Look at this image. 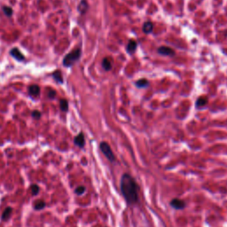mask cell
<instances>
[{
	"label": "cell",
	"mask_w": 227,
	"mask_h": 227,
	"mask_svg": "<svg viewBox=\"0 0 227 227\" xmlns=\"http://www.w3.org/2000/svg\"><path fill=\"white\" fill-rule=\"evenodd\" d=\"M78 11L81 14H84L87 11L88 9V3H87V0H81L80 4L78 5Z\"/></svg>",
	"instance_id": "obj_10"
},
{
	"label": "cell",
	"mask_w": 227,
	"mask_h": 227,
	"mask_svg": "<svg viewBox=\"0 0 227 227\" xmlns=\"http://www.w3.org/2000/svg\"><path fill=\"white\" fill-rule=\"evenodd\" d=\"M12 213H13V209L11 208V207H7V208L4 210L3 214H2V216H1L2 220H3V221H6V220H8L10 218H11Z\"/></svg>",
	"instance_id": "obj_11"
},
{
	"label": "cell",
	"mask_w": 227,
	"mask_h": 227,
	"mask_svg": "<svg viewBox=\"0 0 227 227\" xmlns=\"http://www.w3.org/2000/svg\"><path fill=\"white\" fill-rule=\"evenodd\" d=\"M31 115H32V117L34 118V119H36V120H39L41 118V116H42L41 112H39L37 110H34Z\"/></svg>",
	"instance_id": "obj_22"
},
{
	"label": "cell",
	"mask_w": 227,
	"mask_h": 227,
	"mask_svg": "<svg viewBox=\"0 0 227 227\" xmlns=\"http://www.w3.org/2000/svg\"><path fill=\"white\" fill-rule=\"evenodd\" d=\"M137 49V43L134 40H131L127 45V51L130 53H133Z\"/></svg>",
	"instance_id": "obj_13"
},
{
	"label": "cell",
	"mask_w": 227,
	"mask_h": 227,
	"mask_svg": "<svg viewBox=\"0 0 227 227\" xmlns=\"http://www.w3.org/2000/svg\"><path fill=\"white\" fill-rule=\"evenodd\" d=\"M3 12L7 17H11L13 15V11L12 7H10V6H4L3 7Z\"/></svg>",
	"instance_id": "obj_18"
},
{
	"label": "cell",
	"mask_w": 227,
	"mask_h": 227,
	"mask_svg": "<svg viewBox=\"0 0 227 227\" xmlns=\"http://www.w3.org/2000/svg\"><path fill=\"white\" fill-rule=\"evenodd\" d=\"M153 28H154V25H153V23L150 22H145V23L144 24V26H143V31H144L145 33H146V34H149V33H151V31L153 30Z\"/></svg>",
	"instance_id": "obj_14"
},
{
	"label": "cell",
	"mask_w": 227,
	"mask_h": 227,
	"mask_svg": "<svg viewBox=\"0 0 227 227\" xmlns=\"http://www.w3.org/2000/svg\"><path fill=\"white\" fill-rule=\"evenodd\" d=\"M81 56V50L79 48H76L75 50H73L72 52H70L69 53H67L64 59H63V65L67 67H69L71 66H73L79 59H80Z\"/></svg>",
	"instance_id": "obj_2"
},
{
	"label": "cell",
	"mask_w": 227,
	"mask_h": 227,
	"mask_svg": "<svg viewBox=\"0 0 227 227\" xmlns=\"http://www.w3.org/2000/svg\"><path fill=\"white\" fill-rule=\"evenodd\" d=\"M100 148L101 150V152L104 154V155L106 157V159L108 161H110L112 162H114L115 161V156L111 149L110 145H108L106 142H101L100 145Z\"/></svg>",
	"instance_id": "obj_3"
},
{
	"label": "cell",
	"mask_w": 227,
	"mask_h": 227,
	"mask_svg": "<svg viewBox=\"0 0 227 227\" xmlns=\"http://www.w3.org/2000/svg\"><path fill=\"white\" fill-rule=\"evenodd\" d=\"M170 206L175 209H183L185 208V202L183 200H180L179 198H175L170 201Z\"/></svg>",
	"instance_id": "obj_4"
},
{
	"label": "cell",
	"mask_w": 227,
	"mask_h": 227,
	"mask_svg": "<svg viewBox=\"0 0 227 227\" xmlns=\"http://www.w3.org/2000/svg\"><path fill=\"white\" fill-rule=\"evenodd\" d=\"M85 192V187L84 186H78L77 188L75 190V193L77 194V195H82L84 194Z\"/></svg>",
	"instance_id": "obj_21"
},
{
	"label": "cell",
	"mask_w": 227,
	"mask_h": 227,
	"mask_svg": "<svg viewBox=\"0 0 227 227\" xmlns=\"http://www.w3.org/2000/svg\"><path fill=\"white\" fill-rule=\"evenodd\" d=\"M48 98H50V100H53V98H55L56 96V92L54 90H53V89H50V90L48 91Z\"/></svg>",
	"instance_id": "obj_23"
},
{
	"label": "cell",
	"mask_w": 227,
	"mask_h": 227,
	"mask_svg": "<svg viewBox=\"0 0 227 227\" xmlns=\"http://www.w3.org/2000/svg\"><path fill=\"white\" fill-rule=\"evenodd\" d=\"M10 55H11L12 57H13L18 61H23L25 60L24 55L20 52V50L18 48H13L12 50L10 51Z\"/></svg>",
	"instance_id": "obj_5"
},
{
	"label": "cell",
	"mask_w": 227,
	"mask_h": 227,
	"mask_svg": "<svg viewBox=\"0 0 227 227\" xmlns=\"http://www.w3.org/2000/svg\"><path fill=\"white\" fill-rule=\"evenodd\" d=\"M121 192L124 197L127 203L135 204L139 200L137 195V185L136 180L128 173H125L122 176L120 181Z\"/></svg>",
	"instance_id": "obj_1"
},
{
	"label": "cell",
	"mask_w": 227,
	"mask_h": 227,
	"mask_svg": "<svg viewBox=\"0 0 227 227\" xmlns=\"http://www.w3.org/2000/svg\"><path fill=\"white\" fill-rule=\"evenodd\" d=\"M207 103H208V98L206 97H201L197 100L196 106L198 107H201V106H204Z\"/></svg>",
	"instance_id": "obj_17"
},
{
	"label": "cell",
	"mask_w": 227,
	"mask_h": 227,
	"mask_svg": "<svg viewBox=\"0 0 227 227\" xmlns=\"http://www.w3.org/2000/svg\"><path fill=\"white\" fill-rule=\"evenodd\" d=\"M112 66H113V61H112V59L111 58H105L103 61H102V67L106 71H109L111 70V68H112Z\"/></svg>",
	"instance_id": "obj_8"
},
{
	"label": "cell",
	"mask_w": 227,
	"mask_h": 227,
	"mask_svg": "<svg viewBox=\"0 0 227 227\" xmlns=\"http://www.w3.org/2000/svg\"><path fill=\"white\" fill-rule=\"evenodd\" d=\"M136 85L139 88H144V87L148 85V81H147L146 79H140V80L137 81Z\"/></svg>",
	"instance_id": "obj_19"
},
{
	"label": "cell",
	"mask_w": 227,
	"mask_h": 227,
	"mask_svg": "<svg viewBox=\"0 0 227 227\" xmlns=\"http://www.w3.org/2000/svg\"><path fill=\"white\" fill-rule=\"evenodd\" d=\"M60 106H61V111L63 112H67V109H68V102L66 98H61L60 100Z\"/></svg>",
	"instance_id": "obj_16"
},
{
	"label": "cell",
	"mask_w": 227,
	"mask_h": 227,
	"mask_svg": "<svg viewBox=\"0 0 227 227\" xmlns=\"http://www.w3.org/2000/svg\"><path fill=\"white\" fill-rule=\"evenodd\" d=\"M28 93L31 96H38L40 94V87L37 84H32L28 87Z\"/></svg>",
	"instance_id": "obj_9"
},
{
	"label": "cell",
	"mask_w": 227,
	"mask_h": 227,
	"mask_svg": "<svg viewBox=\"0 0 227 227\" xmlns=\"http://www.w3.org/2000/svg\"><path fill=\"white\" fill-rule=\"evenodd\" d=\"M74 143L75 145H77L78 147H80V148H83L85 145V139H84V135L83 132H80L79 133L74 139Z\"/></svg>",
	"instance_id": "obj_6"
},
{
	"label": "cell",
	"mask_w": 227,
	"mask_h": 227,
	"mask_svg": "<svg viewBox=\"0 0 227 227\" xmlns=\"http://www.w3.org/2000/svg\"><path fill=\"white\" fill-rule=\"evenodd\" d=\"M30 189H31V193H32V195H37L38 194V193H39V186L37 185H36V184H33L32 185H31V187H30Z\"/></svg>",
	"instance_id": "obj_20"
},
{
	"label": "cell",
	"mask_w": 227,
	"mask_h": 227,
	"mask_svg": "<svg viewBox=\"0 0 227 227\" xmlns=\"http://www.w3.org/2000/svg\"><path fill=\"white\" fill-rule=\"evenodd\" d=\"M53 78L54 79V80L59 83V84H63V77H62V75H61V72L60 70H56L53 73L52 75Z\"/></svg>",
	"instance_id": "obj_12"
},
{
	"label": "cell",
	"mask_w": 227,
	"mask_h": 227,
	"mask_svg": "<svg viewBox=\"0 0 227 227\" xmlns=\"http://www.w3.org/2000/svg\"><path fill=\"white\" fill-rule=\"evenodd\" d=\"M45 202L44 201H42V200H38V201H36L35 203H34V209H36V210H41V209H43L44 207H45Z\"/></svg>",
	"instance_id": "obj_15"
},
{
	"label": "cell",
	"mask_w": 227,
	"mask_h": 227,
	"mask_svg": "<svg viewBox=\"0 0 227 227\" xmlns=\"http://www.w3.org/2000/svg\"><path fill=\"white\" fill-rule=\"evenodd\" d=\"M158 53L162 55H167V56H173L175 54V52L172 50L171 48L166 47V46H162V47L158 49Z\"/></svg>",
	"instance_id": "obj_7"
}]
</instances>
